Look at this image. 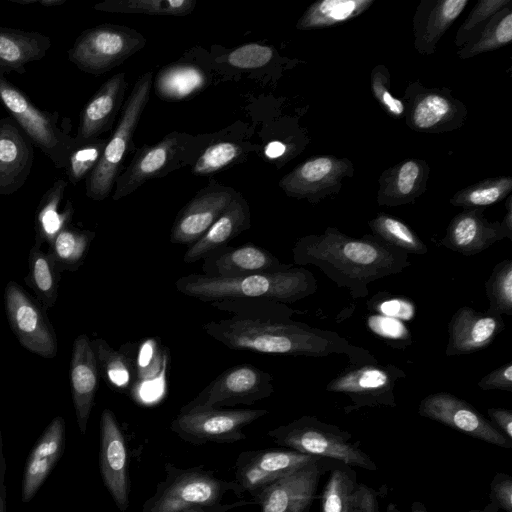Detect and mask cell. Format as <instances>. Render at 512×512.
Segmentation results:
<instances>
[{"label":"cell","instance_id":"f6af8a7d","mask_svg":"<svg viewBox=\"0 0 512 512\" xmlns=\"http://www.w3.org/2000/svg\"><path fill=\"white\" fill-rule=\"evenodd\" d=\"M106 138L77 141L69 153L65 167L68 181L76 185L86 179L98 164L107 143Z\"/></svg>","mask_w":512,"mask_h":512},{"label":"cell","instance_id":"4fadbf2b","mask_svg":"<svg viewBox=\"0 0 512 512\" xmlns=\"http://www.w3.org/2000/svg\"><path fill=\"white\" fill-rule=\"evenodd\" d=\"M405 377V371L391 363L350 366L326 385V391L344 394L351 400L345 413L364 407H395V385Z\"/></svg>","mask_w":512,"mask_h":512},{"label":"cell","instance_id":"f35d334b","mask_svg":"<svg viewBox=\"0 0 512 512\" xmlns=\"http://www.w3.org/2000/svg\"><path fill=\"white\" fill-rule=\"evenodd\" d=\"M512 41V4L506 6L488 21L480 32L456 54L460 59H468L508 45Z\"/></svg>","mask_w":512,"mask_h":512},{"label":"cell","instance_id":"4316f807","mask_svg":"<svg viewBox=\"0 0 512 512\" xmlns=\"http://www.w3.org/2000/svg\"><path fill=\"white\" fill-rule=\"evenodd\" d=\"M202 260V274L219 278L275 271L285 266L270 251L251 242L237 247L223 246Z\"/></svg>","mask_w":512,"mask_h":512},{"label":"cell","instance_id":"f546056e","mask_svg":"<svg viewBox=\"0 0 512 512\" xmlns=\"http://www.w3.org/2000/svg\"><path fill=\"white\" fill-rule=\"evenodd\" d=\"M469 0H421L413 16L414 47L422 56L435 53L442 36Z\"/></svg>","mask_w":512,"mask_h":512},{"label":"cell","instance_id":"d590c367","mask_svg":"<svg viewBox=\"0 0 512 512\" xmlns=\"http://www.w3.org/2000/svg\"><path fill=\"white\" fill-rule=\"evenodd\" d=\"M374 0H321L312 3L296 23L301 31L344 24L367 11Z\"/></svg>","mask_w":512,"mask_h":512},{"label":"cell","instance_id":"d6a6232c","mask_svg":"<svg viewBox=\"0 0 512 512\" xmlns=\"http://www.w3.org/2000/svg\"><path fill=\"white\" fill-rule=\"evenodd\" d=\"M67 182L56 180L43 194L35 211V245L41 247L50 241L64 228L70 226L74 215V206L67 200L62 207Z\"/></svg>","mask_w":512,"mask_h":512},{"label":"cell","instance_id":"cb8c5ba5","mask_svg":"<svg viewBox=\"0 0 512 512\" xmlns=\"http://www.w3.org/2000/svg\"><path fill=\"white\" fill-rule=\"evenodd\" d=\"M99 370L91 340L78 335L72 345L69 378L73 407L79 431L84 435L99 386Z\"/></svg>","mask_w":512,"mask_h":512},{"label":"cell","instance_id":"1f68e13d","mask_svg":"<svg viewBox=\"0 0 512 512\" xmlns=\"http://www.w3.org/2000/svg\"><path fill=\"white\" fill-rule=\"evenodd\" d=\"M50 47V38L40 32L0 27V75L24 74L26 65L44 58Z\"/></svg>","mask_w":512,"mask_h":512},{"label":"cell","instance_id":"603a6c76","mask_svg":"<svg viewBox=\"0 0 512 512\" xmlns=\"http://www.w3.org/2000/svg\"><path fill=\"white\" fill-rule=\"evenodd\" d=\"M66 443V425L61 416L54 417L30 450L25 462L21 499L30 502L63 455Z\"/></svg>","mask_w":512,"mask_h":512},{"label":"cell","instance_id":"d4e9b609","mask_svg":"<svg viewBox=\"0 0 512 512\" xmlns=\"http://www.w3.org/2000/svg\"><path fill=\"white\" fill-rule=\"evenodd\" d=\"M33 146L11 116L0 119V195L13 194L25 184L32 170Z\"/></svg>","mask_w":512,"mask_h":512},{"label":"cell","instance_id":"3957f363","mask_svg":"<svg viewBox=\"0 0 512 512\" xmlns=\"http://www.w3.org/2000/svg\"><path fill=\"white\" fill-rule=\"evenodd\" d=\"M175 287L181 294L204 302L266 299L287 304L314 294L318 285L306 268L285 264L275 271L234 278L192 273L179 277Z\"/></svg>","mask_w":512,"mask_h":512},{"label":"cell","instance_id":"ba28073f","mask_svg":"<svg viewBox=\"0 0 512 512\" xmlns=\"http://www.w3.org/2000/svg\"><path fill=\"white\" fill-rule=\"evenodd\" d=\"M165 477L156 485L142 512H181L186 509L221 503L228 492L236 493L233 480L218 478L204 466L178 468L164 466Z\"/></svg>","mask_w":512,"mask_h":512},{"label":"cell","instance_id":"681fc988","mask_svg":"<svg viewBox=\"0 0 512 512\" xmlns=\"http://www.w3.org/2000/svg\"><path fill=\"white\" fill-rule=\"evenodd\" d=\"M391 76L384 64L376 65L370 74V85L373 97L382 109L395 119H404L405 104L390 91Z\"/></svg>","mask_w":512,"mask_h":512},{"label":"cell","instance_id":"e0dca14e","mask_svg":"<svg viewBox=\"0 0 512 512\" xmlns=\"http://www.w3.org/2000/svg\"><path fill=\"white\" fill-rule=\"evenodd\" d=\"M420 416L442 423L468 436L504 449L512 441L467 401L449 392H437L424 397L418 407Z\"/></svg>","mask_w":512,"mask_h":512},{"label":"cell","instance_id":"5b68a950","mask_svg":"<svg viewBox=\"0 0 512 512\" xmlns=\"http://www.w3.org/2000/svg\"><path fill=\"white\" fill-rule=\"evenodd\" d=\"M214 139L212 135L194 136L174 131L156 144L143 145L117 177L112 199L120 200L150 179L164 177L174 170L192 165Z\"/></svg>","mask_w":512,"mask_h":512},{"label":"cell","instance_id":"7c38bea8","mask_svg":"<svg viewBox=\"0 0 512 512\" xmlns=\"http://www.w3.org/2000/svg\"><path fill=\"white\" fill-rule=\"evenodd\" d=\"M4 306L10 329L26 350L46 359L57 355L55 330L38 300L11 280L4 289Z\"/></svg>","mask_w":512,"mask_h":512},{"label":"cell","instance_id":"ffe728a7","mask_svg":"<svg viewBox=\"0 0 512 512\" xmlns=\"http://www.w3.org/2000/svg\"><path fill=\"white\" fill-rule=\"evenodd\" d=\"M232 187L211 183L199 190L177 213L170 232L172 244L190 246L217 220L236 194Z\"/></svg>","mask_w":512,"mask_h":512},{"label":"cell","instance_id":"db71d44e","mask_svg":"<svg viewBox=\"0 0 512 512\" xmlns=\"http://www.w3.org/2000/svg\"><path fill=\"white\" fill-rule=\"evenodd\" d=\"M488 496L489 504L483 509L485 512H512V477L503 472L496 473Z\"/></svg>","mask_w":512,"mask_h":512},{"label":"cell","instance_id":"d6986e66","mask_svg":"<svg viewBox=\"0 0 512 512\" xmlns=\"http://www.w3.org/2000/svg\"><path fill=\"white\" fill-rule=\"evenodd\" d=\"M99 469L115 505L126 512L130 502L127 443L115 414L108 408L100 417Z\"/></svg>","mask_w":512,"mask_h":512},{"label":"cell","instance_id":"8d00e7d4","mask_svg":"<svg viewBox=\"0 0 512 512\" xmlns=\"http://www.w3.org/2000/svg\"><path fill=\"white\" fill-rule=\"evenodd\" d=\"M53 257L34 245L28 256V273L24 281L35 293L37 300L45 310L52 308L58 298V288L61 279Z\"/></svg>","mask_w":512,"mask_h":512},{"label":"cell","instance_id":"03108f58","mask_svg":"<svg viewBox=\"0 0 512 512\" xmlns=\"http://www.w3.org/2000/svg\"><path fill=\"white\" fill-rule=\"evenodd\" d=\"M387 512H402L401 510L398 509V507L393 504V503H390L388 504L387 506V509H386Z\"/></svg>","mask_w":512,"mask_h":512},{"label":"cell","instance_id":"836d02e7","mask_svg":"<svg viewBox=\"0 0 512 512\" xmlns=\"http://www.w3.org/2000/svg\"><path fill=\"white\" fill-rule=\"evenodd\" d=\"M100 377L113 390L131 392L135 381L133 354L127 343L119 350L113 349L104 339L91 340Z\"/></svg>","mask_w":512,"mask_h":512},{"label":"cell","instance_id":"277c9868","mask_svg":"<svg viewBox=\"0 0 512 512\" xmlns=\"http://www.w3.org/2000/svg\"><path fill=\"white\" fill-rule=\"evenodd\" d=\"M272 441L286 449L320 458L331 459L348 466L377 471L378 466L365 453L352 434L315 416L304 415L267 432Z\"/></svg>","mask_w":512,"mask_h":512},{"label":"cell","instance_id":"003e7915","mask_svg":"<svg viewBox=\"0 0 512 512\" xmlns=\"http://www.w3.org/2000/svg\"><path fill=\"white\" fill-rule=\"evenodd\" d=\"M468 512H485L483 509L480 510V509H472V510H469Z\"/></svg>","mask_w":512,"mask_h":512},{"label":"cell","instance_id":"7a4b0ae2","mask_svg":"<svg viewBox=\"0 0 512 512\" xmlns=\"http://www.w3.org/2000/svg\"><path fill=\"white\" fill-rule=\"evenodd\" d=\"M292 254L296 266L318 267L338 287L347 288L353 299L366 297L373 281L396 275L411 265L407 253L373 234L353 237L334 227L299 238Z\"/></svg>","mask_w":512,"mask_h":512},{"label":"cell","instance_id":"6125c7cd","mask_svg":"<svg viewBox=\"0 0 512 512\" xmlns=\"http://www.w3.org/2000/svg\"><path fill=\"white\" fill-rule=\"evenodd\" d=\"M5 473L0 475V512H7V487L4 483Z\"/></svg>","mask_w":512,"mask_h":512},{"label":"cell","instance_id":"be15d7a7","mask_svg":"<svg viewBox=\"0 0 512 512\" xmlns=\"http://www.w3.org/2000/svg\"><path fill=\"white\" fill-rule=\"evenodd\" d=\"M7 465L5 461V457L3 454V441H2V434L0 429V475L6 472Z\"/></svg>","mask_w":512,"mask_h":512},{"label":"cell","instance_id":"5bb4252c","mask_svg":"<svg viewBox=\"0 0 512 512\" xmlns=\"http://www.w3.org/2000/svg\"><path fill=\"white\" fill-rule=\"evenodd\" d=\"M274 392L270 373L251 364L234 365L212 380L184 407L223 408L252 405Z\"/></svg>","mask_w":512,"mask_h":512},{"label":"cell","instance_id":"816d5d0a","mask_svg":"<svg viewBox=\"0 0 512 512\" xmlns=\"http://www.w3.org/2000/svg\"><path fill=\"white\" fill-rule=\"evenodd\" d=\"M273 57L274 49L271 46L248 43L230 51L222 61L239 69H256L267 65Z\"/></svg>","mask_w":512,"mask_h":512},{"label":"cell","instance_id":"7402d4cb","mask_svg":"<svg viewBox=\"0 0 512 512\" xmlns=\"http://www.w3.org/2000/svg\"><path fill=\"white\" fill-rule=\"evenodd\" d=\"M483 208L464 209L448 224L440 245L464 256L478 254L494 243L512 237L501 221H489Z\"/></svg>","mask_w":512,"mask_h":512},{"label":"cell","instance_id":"8fae6325","mask_svg":"<svg viewBox=\"0 0 512 512\" xmlns=\"http://www.w3.org/2000/svg\"><path fill=\"white\" fill-rule=\"evenodd\" d=\"M402 101L405 123L417 132L444 133L463 126L468 111L448 87L428 88L418 80L408 84Z\"/></svg>","mask_w":512,"mask_h":512},{"label":"cell","instance_id":"7bdbcfd3","mask_svg":"<svg viewBox=\"0 0 512 512\" xmlns=\"http://www.w3.org/2000/svg\"><path fill=\"white\" fill-rule=\"evenodd\" d=\"M136 348L137 355L133 356L135 370L133 389L152 383L155 379H162L169 358L168 350L162 347L159 338H146L140 341Z\"/></svg>","mask_w":512,"mask_h":512},{"label":"cell","instance_id":"52a82bcc","mask_svg":"<svg viewBox=\"0 0 512 512\" xmlns=\"http://www.w3.org/2000/svg\"><path fill=\"white\" fill-rule=\"evenodd\" d=\"M152 82V72H145L136 80L98 164L85 179V193L88 198L103 201L112 192L123 161L131 149L140 117L148 104Z\"/></svg>","mask_w":512,"mask_h":512},{"label":"cell","instance_id":"b9f144b4","mask_svg":"<svg viewBox=\"0 0 512 512\" xmlns=\"http://www.w3.org/2000/svg\"><path fill=\"white\" fill-rule=\"evenodd\" d=\"M195 6L194 0H105L96 4L94 9L108 13L185 16Z\"/></svg>","mask_w":512,"mask_h":512},{"label":"cell","instance_id":"83f0119b","mask_svg":"<svg viewBox=\"0 0 512 512\" xmlns=\"http://www.w3.org/2000/svg\"><path fill=\"white\" fill-rule=\"evenodd\" d=\"M128 86L126 74L119 72L105 81L83 107L77 133V141L100 137L111 130L118 112L124 104Z\"/></svg>","mask_w":512,"mask_h":512},{"label":"cell","instance_id":"484cf974","mask_svg":"<svg viewBox=\"0 0 512 512\" xmlns=\"http://www.w3.org/2000/svg\"><path fill=\"white\" fill-rule=\"evenodd\" d=\"M322 512H379L376 491L357 481L351 466L335 462L321 493Z\"/></svg>","mask_w":512,"mask_h":512},{"label":"cell","instance_id":"ee69618b","mask_svg":"<svg viewBox=\"0 0 512 512\" xmlns=\"http://www.w3.org/2000/svg\"><path fill=\"white\" fill-rule=\"evenodd\" d=\"M244 145L230 140L212 141L191 165L196 176H206L235 164L244 158Z\"/></svg>","mask_w":512,"mask_h":512},{"label":"cell","instance_id":"9f6ffc18","mask_svg":"<svg viewBox=\"0 0 512 512\" xmlns=\"http://www.w3.org/2000/svg\"><path fill=\"white\" fill-rule=\"evenodd\" d=\"M490 422L512 441V411L506 408H489Z\"/></svg>","mask_w":512,"mask_h":512},{"label":"cell","instance_id":"8992f818","mask_svg":"<svg viewBox=\"0 0 512 512\" xmlns=\"http://www.w3.org/2000/svg\"><path fill=\"white\" fill-rule=\"evenodd\" d=\"M0 102L10 116L57 169H65L70 151L75 145L71 135V120L60 118L57 111L41 110L17 86L0 75Z\"/></svg>","mask_w":512,"mask_h":512},{"label":"cell","instance_id":"30bf717a","mask_svg":"<svg viewBox=\"0 0 512 512\" xmlns=\"http://www.w3.org/2000/svg\"><path fill=\"white\" fill-rule=\"evenodd\" d=\"M268 413L266 409H224L184 407L170 423V429L192 445L234 443L246 439L244 427Z\"/></svg>","mask_w":512,"mask_h":512},{"label":"cell","instance_id":"bcb514c9","mask_svg":"<svg viewBox=\"0 0 512 512\" xmlns=\"http://www.w3.org/2000/svg\"><path fill=\"white\" fill-rule=\"evenodd\" d=\"M488 309L500 315L512 316V260L498 262L485 282Z\"/></svg>","mask_w":512,"mask_h":512},{"label":"cell","instance_id":"94428289","mask_svg":"<svg viewBox=\"0 0 512 512\" xmlns=\"http://www.w3.org/2000/svg\"><path fill=\"white\" fill-rule=\"evenodd\" d=\"M506 213L501 221V224L506 229L508 234L512 237V196H507L506 199Z\"/></svg>","mask_w":512,"mask_h":512},{"label":"cell","instance_id":"f5cc1de1","mask_svg":"<svg viewBox=\"0 0 512 512\" xmlns=\"http://www.w3.org/2000/svg\"><path fill=\"white\" fill-rule=\"evenodd\" d=\"M367 306L376 314L396 318L401 321L412 320L417 311L416 305L411 299L387 292H379L372 296L367 301Z\"/></svg>","mask_w":512,"mask_h":512},{"label":"cell","instance_id":"f907efd6","mask_svg":"<svg viewBox=\"0 0 512 512\" xmlns=\"http://www.w3.org/2000/svg\"><path fill=\"white\" fill-rule=\"evenodd\" d=\"M366 326L393 348L404 349L412 343L409 328L399 319L375 313L367 315Z\"/></svg>","mask_w":512,"mask_h":512},{"label":"cell","instance_id":"c3c4849f","mask_svg":"<svg viewBox=\"0 0 512 512\" xmlns=\"http://www.w3.org/2000/svg\"><path fill=\"white\" fill-rule=\"evenodd\" d=\"M512 4L511 0H479L457 30L454 44L460 48L473 39L497 12Z\"/></svg>","mask_w":512,"mask_h":512},{"label":"cell","instance_id":"7dc6e473","mask_svg":"<svg viewBox=\"0 0 512 512\" xmlns=\"http://www.w3.org/2000/svg\"><path fill=\"white\" fill-rule=\"evenodd\" d=\"M218 310L242 317H274L293 315L295 310L285 303L266 299H236L211 302Z\"/></svg>","mask_w":512,"mask_h":512},{"label":"cell","instance_id":"11a10c76","mask_svg":"<svg viewBox=\"0 0 512 512\" xmlns=\"http://www.w3.org/2000/svg\"><path fill=\"white\" fill-rule=\"evenodd\" d=\"M482 390L512 391V362L501 365L482 377L478 382Z\"/></svg>","mask_w":512,"mask_h":512},{"label":"cell","instance_id":"ac0fdd59","mask_svg":"<svg viewBox=\"0 0 512 512\" xmlns=\"http://www.w3.org/2000/svg\"><path fill=\"white\" fill-rule=\"evenodd\" d=\"M337 462L323 458L266 487L252 501L261 512H308L320 480Z\"/></svg>","mask_w":512,"mask_h":512},{"label":"cell","instance_id":"60d3db41","mask_svg":"<svg viewBox=\"0 0 512 512\" xmlns=\"http://www.w3.org/2000/svg\"><path fill=\"white\" fill-rule=\"evenodd\" d=\"M372 234L390 246L409 254L424 255L428 252L426 244L402 220L379 213L368 221Z\"/></svg>","mask_w":512,"mask_h":512},{"label":"cell","instance_id":"f1b7e54d","mask_svg":"<svg viewBox=\"0 0 512 512\" xmlns=\"http://www.w3.org/2000/svg\"><path fill=\"white\" fill-rule=\"evenodd\" d=\"M430 167L425 160L405 159L384 170L379 177L377 203L396 207L413 203L425 191Z\"/></svg>","mask_w":512,"mask_h":512},{"label":"cell","instance_id":"6da1fadb","mask_svg":"<svg viewBox=\"0 0 512 512\" xmlns=\"http://www.w3.org/2000/svg\"><path fill=\"white\" fill-rule=\"evenodd\" d=\"M202 328L207 335L232 350L307 357L342 354L348 357L350 366L377 363L368 350L349 343L337 332L295 321L292 315H232L208 321Z\"/></svg>","mask_w":512,"mask_h":512},{"label":"cell","instance_id":"6f0895ef","mask_svg":"<svg viewBox=\"0 0 512 512\" xmlns=\"http://www.w3.org/2000/svg\"><path fill=\"white\" fill-rule=\"evenodd\" d=\"M254 504L253 501L249 500H238L232 503H218L211 506H200L190 509L183 510L181 512H229L233 509L243 507L246 505Z\"/></svg>","mask_w":512,"mask_h":512},{"label":"cell","instance_id":"680465c9","mask_svg":"<svg viewBox=\"0 0 512 512\" xmlns=\"http://www.w3.org/2000/svg\"><path fill=\"white\" fill-rule=\"evenodd\" d=\"M287 151V146L281 141H271L264 148V154L269 159H278Z\"/></svg>","mask_w":512,"mask_h":512},{"label":"cell","instance_id":"e7e4bbea","mask_svg":"<svg viewBox=\"0 0 512 512\" xmlns=\"http://www.w3.org/2000/svg\"><path fill=\"white\" fill-rule=\"evenodd\" d=\"M410 512H430L420 501H414L411 504Z\"/></svg>","mask_w":512,"mask_h":512},{"label":"cell","instance_id":"4dcf8cb0","mask_svg":"<svg viewBox=\"0 0 512 512\" xmlns=\"http://www.w3.org/2000/svg\"><path fill=\"white\" fill-rule=\"evenodd\" d=\"M251 227V211L248 202L240 192L195 243L188 246L183 262L194 263L205 258L218 248L228 245L239 234Z\"/></svg>","mask_w":512,"mask_h":512},{"label":"cell","instance_id":"9a60e30c","mask_svg":"<svg viewBox=\"0 0 512 512\" xmlns=\"http://www.w3.org/2000/svg\"><path fill=\"white\" fill-rule=\"evenodd\" d=\"M323 458L285 450H248L241 452L234 466L235 495L248 493L252 498L275 482Z\"/></svg>","mask_w":512,"mask_h":512},{"label":"cell","instance_id":"ab89813d","mask_svg":"<svg viewBox=\"0 0 512 512\" xmlns=\"http://www.w3.org/2000/svg\"><path fill=\"white\" fill-rule=\"evenodd\" d=\"M511 191V176L489 177L455 192L449 202L464 209H485L504 200Z\"/></svg>","mask_w":512,"mask_h":512},{"label":"cell","instance_id":"2e32d148","mask_svg":"<svg viewBox=\"0 0 512 512\" xmlns=\"http://www.w3.org/2000/svg\"><path fill=\"white\" fill-rule=\"evenodd\" d=\"M354 166L348 158L321 155L297 165L279 181L284 193L293 198L318 203L331 194H337L346 177H352Z\"/></svg>","mask_w":512,"mask_h":512},{"label":"cell","instance_id":"44dd1931","mask_svg":"<svg viewBox=\"0 0 512 512\" xmlns=\"http://www.w3.org/2000/svg\"><path fill=\"white\" fill-rule=\"evenodd\" d=\"M505 328L502 315L490 309L477 311L469 306L459 308L448 323L446 356L477 352L490 345Z\"/></svg>","mask_w":512,"mask_h":512},{"label":"cell","instance_id":"74e56055","mask_svg":"<svg viewBox=\"0 0 512 512\" xmlns=\"http://www.w3.org/2000/svg\"><path fill=\"white\" fill-rule=\"evenodd\" d=\"M95 232L68 226L48 244V253L60 271H76L85 261Z\"/></svg>","mask_w":512,"mask_h":512},{"label":"cell","instance_id":"e575fe53","mask_svg":"<svg viewBox=\"0 0 512 512\" xmlns=\"http://www.w3.org/2000/svg\"><path fill=\"white\" fill-rule=\"evenodd\" d=\"M206 73L195 64L172 63L163 67L155 79V93L165 101H180L205 89Z\"/></svg>","mask_w":512,"mask_h":512},{"label":"cell","instance_id":"91938a15","mask_svg":"<svg viewBox=\"0 0 512 512\" xmlns=\"http://www.w3.org/2000/svg\"><path fill=\"white\" fill-rule=\"evenodd\" d=\"M11 2L20 4V5H32L38 4L43 7H54L60 6L66 2V0H11Z\"/></svg>","mask_w":512,"mask_h":512},{"label":"cell","instance_id":"9c48e42d","mask_svg":"<svg viewBox=\"0 0 512 512\" xmlns=\"http://www.w3.org/2000/svg\"><path fill=\"white\" fill-rule=\"evenodd\" d=\"M145 44V37L137 30L104 23L82 31L68 50V59L82 72L102 75L121 65Z\"/></svg>","mask_w":512,"mask_h":512}]
</instances>
